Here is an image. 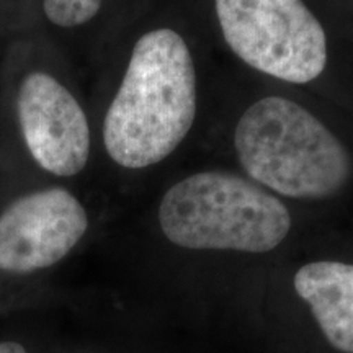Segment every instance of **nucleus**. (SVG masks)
I'll return each mask as SVG.
<instances>
[{"label":"nucleus","mask_w":353,"mask_h":353,"mask_svg":"<svg viewBox=\"0 0 353 353\" xmlns=\"http://www.w3.org/2000/svg\"><path fill=\"white\" fill-rule=\"evenodd\" d=\"M196 117V72L183 38L161 28L143 34L103 121L108 156L126 169L169 157Z\"/></svg>","instance_id":"1"},{"label":"nucleus","mask_w":353,"mask_h":353,"mask_svg":"<svg viewBox=\"0 0 353 353\" xmlns=\"http://www.w3.org/2000/svg\"><path fill=\"white\" fill-rule=\"evenodd\" d=\"M234 144L250 179L288 198H327L350 175V157L341 141L306 108L281 97L247 108Z\"/></svg>","instance_id":"2"},{"label":"nucleus","mask_w":353,"mask_h":353,"mask_svg":"<svg viewBox=\"0 0 353 353\" xmlns=\"http://www.w3.org/2000/svg\"><path fill=\"white\" fill-rule=\"evenodd\" d=\"M159 223L172 244L195 250L265 254L291 229L286 206L250 180L229 172H200L162 198Z\"/></svg>","instance_id":"3"},{"label":"nucleus","mask_w":353,"mask_h":353,"mask_svg":"<svg viewBox=\"0 0 353 353\" xmlns=\"http://www.w3.org/2000/svg\"><path fill=\"white\" fill-rule=\"evenodd\" d=\"M223 37L250 68L307 83L327 64V38L303 0H216Z\"/></svg>","instance_id":"4"},{"label":"nucleus","mask_w":353,"mask_h":353,"mask_svg":"<svg viewBox=\"0 0 353 353\" xmlns=\"http://www.w3.org/2000/svg\"><path fill=\"white\" fill-rule=\"evenodd\" d=\"M88 228L72 193L50 188L13 201L0 216V270L30 273L63 260Z\"/></svg>","instance_id":"5"},{"label":"nucleus","mask_w":353,"mask_h":353,"mask_svg":"<svg viewBox=\"0 0 353 353\" xmlns=\"http://www.w3.org/2000/svg\"><path fill=\"white\" fill-rule=\"evenodd\" d=\"M19 120L25 143L39 167L59 176L83 170L90 154L85 113L54 77L33 72L21 82Z\"/></svg>","instance_id":"6"},{"label":"nucleus","mask_w":353,"mask_h":353,"mask_svg":"<svg viewBox=\"0 0 353 353\" xmlns=\"http://www.w3.org/2000/svg\"><path fill=\"white\" fill-rule=\"evenodd\" d=\"M293 285L330 345L353 353V265L334 260L307 263L294 275Z\"/></svg>","instance_id":"7"},{"label":"nucleus","mask_w":353,"mask_h":353,"mask_svg":"<svg viewBox=\"0 0 353 353\" xmlns=\"http://www.w3.org/2000/svg\"><path fill=\"white\" fill-rule=\"evenodd\" d=\"M101 0H44L43 8L50 21L70 28L87 23L99 13Z\"/></svg>","instance_id":"8"},{"label":"nucleus","mask_w":353,"mask_h":353,"mask_svg":"<svg viewBox=\"0 0 353 353\" xmlns=\"http://www.w3.org/2000/svg\"><path fill=\"white\" fill-rule=\"evenodd\" d=\"M0 353H26V350L20 343L2 342L0 343Z\"/></svg>","instance_id":"9"}]
</instances>
